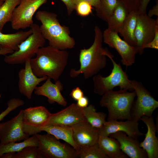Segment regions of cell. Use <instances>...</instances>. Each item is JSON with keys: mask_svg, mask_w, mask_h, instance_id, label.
Returning a JSON list of instances; mask_svg holds the SVG:
<instances>
[{"mask_svg": "<svg viewBox=\"0 0 158 158\" xmlns=\"http://www.w3.org/2000/svg\"><path fill=\"white\" fill-rule=\"evenodd\" d=\"M42 131L53 135L58 139H61L69 144L77 151L78 148L74 141L73 137L72 127L63 126L46 125L38 128L36 134Z\"/></svg>", "mask_w": 158, "mask_h": 158, "instance_id": "obj_22", "label": "cell"}, {"mask_svg": "<svg viewBox=\"0 0 158 158\" xmlns=\"http://www.w3.org/2000/svg\"><path fill=\"white\" fill-rule=\"evenodd\" d=\"M1 55L5 56L6 55V54L4 51L0 49V55Z\"/></svg>", "mask_w": 158, "mask_h": 158, "instance_id": "obj_42", "label": "cell"}, {"mask_svg": "<svg viewBox=\"0 0 158 158\" xmlns=\"http://www.w3.org/2000/svg\"><path fill=\"white\" fill-rule=\"evenodd\" d=\"M86 120L93 126L100 129L106 121V115L102 112H97L92 104L83 108Z\"/></svg>", "mask_w": 158, "mask_h": 158, "instance_id": "obj_27", "label": "cell"}, {"mask_svg": "<svg viewBox=\"0 0 158 158\" xmlns=\"http://www.w3.org/2000/svg\"><path fill=\"white\" fill-rule=\"evenodd\" d=\"M144 48V49L150 48L157 50L158 49V25L156 27L155 35L154 39L150 42L147 44Z\"/></svg>", "mask_w": 158, "mask_h": 158, "instance_id": "obj_35", "label": "cell"}, {"mask_svg": "<svg viewBox=\"0 0 158 158\" xmlns=\"http://www.w3.org/2000/svg\"><path fill=\"white\" fill-rule=\"evenodd\" d=\"M98 144L108 158H128L121 150L118 141L114 138L100 136Z\"/></svg>", "mask_w": 158, "mask_h": 158, "instance_id": "obj_23", "label": "cell"}, {"mask_svg": "<svg viewBox=\"0 0 158 158\" xmlns=\"http://www.w3.org/2000/svg\"><path fill=\"white\" fill-rule=\"evenodd\" d=\"M102 96L99 104L107 109V121L132 120L130 111L136 96L135 91L129 92L123 89L117 91L111 90L106 92Z\"/></svg>", "mask_w": 158, "mask_h": 158, "instance_id": "obj_4", "label": "cell"}, {"mask_svg": "<svg viewBox=\"0 0 158 158\" xmlns=\"http://www.w3.org/2000/svg\"><path fill=\"white\" fill-rule=\"evenodd\" d=\"M0 30V49L7 54H11L18 49V46L32 33L30 28L27 31L5 34Z\"/></svg>", "mask_w": 158, "mask_h": 158, "instance_id": "obj_21", "label": "cell"}, {"mask_svg": "<svg viewBox=\"0 0 158 158\" xmlns=\"http://www.w3.org/2000/svg\"><path fill=\"white\" fill-rule=\"evenodd\" d=\"M88 103V99L87 97L84 96L77 101L76 104L79 107L83 108L86 107Z\"/></svg>", "mask_w": 158, "mask_h": 158, "instance_id": "obj_39", "label": "cell"}, {"mask_svg": "<svg viewBox=\"0 0 158 158\" xmlns=\"http://www.w3.org/2000/svg\"><path fill=\"white\" fill-rule=\"evenodd\" d=\"M1 97V94H0V98Z\"/></svg>", "mask_w": 158, "mask_h": 158, "instance_id": "obj_45", "label": "cell"}, {"mask_svg": "<svg viewBox=\"0 0 158 158\" xmlns=\"http://www.w3.org/2000/svg\"><path fill=\"white\" fill-rule=\"evenodd\" d=\"M36 57L30 60L33 72L37 77L47 76L55 81L63 72L68 61L69 54L49 45L38 50Z\"/></svg>", "mask_w": 158, "mask_h": 158, "instance_id": "obj_2", "label": "cell"}, {"mask_svg": "<svg viewBox=\"0 0 158 158\" xmlns=\"http://www.w3.org/2000/svg\"><path fill=\"white\" fill-rule=\"evenodd\" d=\"M51 79L48 77L42 85L36 87L34 91V93L37 95L46 97L50 104L56 102L61 106H66L67 102L61 93L63 89L62 83L59 80L54 83L51 81Z\"/></svg>", "mask_w": 158, "mask_h": 158, "instance_id": "obj_20", "label": "cell"}, {"mask_svg": "<svg viewBox=\"0 0 158 158\" xmlns=\"http://www.w3.org/2000/svg\"><path fill=\"white\" fill-rule=\"evenodd\" d=\"M129 13L123 4L119 1L107 22V28L119 33Z\"/></svg>", "mask_w": 158, "mask_h": 158, "instance_id": "obj_25", "label": "cell"}, {"mask_svg": "<svg viewBox=\"0 0 158 158\" xmlns=\"http://www.w3.org/2000/svg\"><path fill=\"white\" fill-rule=\"evenodd\" d=\"M23 111L25 131L29 136L36 134L38 128L47 125L52 114L41 106L29 107Z\"/></svg>", "mask_w": 158, "mask_h": 158, "instance_id": "obj_13", "label": "cell"}, {"mask_svg": "<svg viewBox=\"0 0 158 158\" xmlns=\"http://www.w3.org/2000/svg\"><path fill=\"white\" fill-rule=\"evenodd\" d=\"M32 33L18 46V49L10 55L5 56L4 61L8 64H23L35 56L40 48L44 46L45 39L43 37L40 26L33 23L30 27Z\"/></svg>", "mask_w": 158, "mask_h": 158, "instance_id": "obj_5", "label": "cell"}, {"mask_svg": "<svg viewBox=\"0 0 158 158\" xmlns=\"http://www.w3.org/2000/svg\"><path fill=\"white\" fill-rule=\"evenodd\" d=\"M4 2L0 1V6Z\"/></svg>", "mask_w": 158, "mask_h": 158, "instance_id": "obj_43", "label": "cell"}, {"mask_svg": "<svg viewBox=\"0 0 158 158\" xmlns=\"http://www.w3.org/2000/svg\"><path fill=\"white\" fill-rule=\"evenodd\" d=\"M158 25V17L155 20L146 13L137 16L135 32L137 47L140 55L144 52L145 46L154 37L156 27Z\"/></svg>", "mask_w": 158, "mask_h": 158, "instance_id": "obj_12", "label": "cell"}, {"mask_svg": "<svg viewBox=\"0 0 158 158\" xmlns=\"http://www.w3.org/2000/svg\"><path fill=\"white\" fill-rule=\"evenodd\" d=\"M20 0H5L0 6V30L6 23L10 22L13 12Z\"/></svg>", "mask_w": 158, "mask_h": 158, "instance_id": "obj_28", "label": "cell"}, {"mask_svg": "<svg viewBox=\"0 0 158 158\" xmlns=\"http://www.w3.org/2000/svg\"><path fill=\"white\" fill-rule=\"evenodd\" d=\"M71 127L73 139L78 149L80 147L92 145L98 143L99 129L93 126L86 120Z\"/></svg>", "mask_w": 158, "mask_h": 158, "instance_id": "obj_17", "label": "cell"}, {"mask_svg": "<svg viewBox=\"0 0 158 158\" xmlns=\"http://www.w3.org/2000/svg\"><path fill=\"white\" fill-rule=\"evenodd\" d=\"M23 111L11 119L0 123V143L6 144L23 141L29 137L25 131Z\"/></svg>", "mask_w": 158, "mask_h": 158, "instance_id": "obj_11", "label": "cell"}, {"mask_svg": "<svg viewBox=\"0 0 158 158\" xmlns=\"http://www.w3.org/2000/svg\"><path fill=\"white\" fill-rule=\"evenodd\" d=\"M92 6L88 3L81 1L77 4L75 10L79 15L85 16L92 13Z\"/></svg>", "mask_w": 158, "mask_h": 158, "instance_id": "obj_33", "label": "cell"}, {"mask_svg": "<svg viewBox=\"0 0 158 158\" xmlns=\"http://www.w3.org/2000/svg\"><path fill=\"white\" fill-rule=\"evenodd\" d=\"M138 15V12L132 11L129 13L120 32L124 40L130 45L136 47L137 43L135 32Z\"/></svg>", "mask_w": 158, "mask_h": 158, "instance_id": "obj_24", "label": "cell"}, {"mask_svg": "<svg viewBox=\"0 0 158 158\" xmlns=\"http://www.w3.org/2000/svg\"><path fill=\"white\" fill-rule=\"evenodd\" d=\"M109 136L118 141L121 150L128 157L147 158L146 152L140 146L138 139L129 136L122 131L111 134Z\"/></svg>", "mask_w": 158, "mask_h": 158, "instance_id": "obj_19", "label": "cell"}, {"mask_svg": "<svg viewBox=\"0 0 158 158\" xmlns=\"http://www.w3.org/2000/svg\"><path fill=\"white\" fill-rule=\"evenodd\" d=\"M150 0H142L138 11V14L146 13V10L148 4Z\"/></svg>", "mask_w": 158, "mask_h": 158, "instance_id": "obj_38", "label": "cell"}, {"mask_svg": "<svg viewBox=\"0 0 158 158\" xmlns=\"http://www.w3.org/2000/svg\"><path fill=\"white\" fill-rule=\"evenodd\" d=\"M118 131L123 132L128 136L136 139L144 135L139 130L138 122L128 119L125 121H106L99 129V135L109 136L110 134Z\"/></svg>", "mask_w": 158, "mask_h": 158, "instance_id": "obj_14", "label": "cell"}, {"mask_svg": "<svg viewBox=\"0 0 158 158\" xmlns=\"http://www.w3.org/2000/svg\"><path fill=\"white\" fill-rule=\"evenodd\" d=\"M30 60L28 59L25 62L24 68L20 69L18 72L19 92L29 99L32 98L36 87L48 78L47 76L39 77L35 75L31 68Z\"/></svg>", "mask_w": 158, "mask_h": 158, "instance_id": "obj_16", "label": "cell"}, {"mask_svg": "<svg viewBox=\"0 0 158 158\" xmlns=\"http://www.w3.org/2000/svg\"><path fill=\"white\" fill-rule=\"evenodd\" d=\"M70 96L74 100L77 101L84 96L83 92L79 87L73 88L70 94Z\"/></svg>", "mask_w": 158, "mask_h": 158, "instance_id": "obj_37", "label": "cell"}, {"mask_svg": "<svg viewBox=\"0 0 158 158\" xmlns=\"http://www.w3.org/2000/svg\"><path fill=\"white\" fill-rule=\"evenodd\" d=\"M113 64V68L110 74L104 77L97 74L93 76L94 85V91L95 93L102 95L106 92L113 90L116 87L120 89L130 91H133L131 81L127 74L124 71L120 63H117L113 59V57H108Z\"/></svg>", "mask_w": 158, "mask_h": 158, "instance_id": "obj_6", "label": "cell"}, {"mask_svg": "<svg viewBox=\"0 0 158 158\" xmlns=\"http://www.w3.org/2000/svg\"><path fill=\"white\" fill-rule=\"evenodd\" d=\"M94 42L88 48L80 50L79 61L80 64L78 70L72 68L70 71V75L73 78L78 76L80 74L87 79L97 74L106 67L107 57L113 56L108 49L102 46L103 41L102 33L99 28L95 25Z\"/></svg>", "mask_w": 158, "mask_h": 158, "instance_id": "obj_1", "label": "cell"}, {"mask_svg": "<svg viewBox=\"0 0 158 158\" xmlns=\"http://www.w3.org/2000/svg\"><path fill=\"white\" fill-rule=\"evenodd\" d=\"M47 0H20L14 9L11 20L12 28L16 30L30 27L32 18L38 9Z\"/></svg>", "mask_w": 158, "mask_h": 158, "instance_id": "obj_9", "label": "cell"}, {"mask_svg": "<svg viewBox=\"0 0 158 158\" xmlns=\"http://www.w3.org/2000/svg\"><path fill=\"white\" fill-rule=\"evenodd\" d=\"M77 4L78 2L84 1L87 2L90 4L92 6H94L95 10L97 9L99 5V0H74Z\"/></svg>", "mask_w": 158, "mask_h": 158, "instance_id": "obj_41", "label": "cell"}, {"mask_svg": "<svg viewBox=\"0 0 158 158\" xmlns=\"http://www.w3.org/2000/svg\"><path fill=\"white\" fill-rule=\"evenodd\" d=\"M65 5L68 15H70L75 10L76 3L74 0H61Z\"/></svg>", "mask_w": 158, "mask_h": 158, "instance_id": "obj_36", "label": "cell"}, {"mask_svg": "<svg viewBox=\"0 0 158 158\" xmlns=\"http://www.w3.org/2000/svg\"><path fill=\"white\" fill-rule=\"evenodd\" d=\"M38 141L37 147L45 158H77L78 154L71 146L62 143L54 136L47 133L35 134Z\"/></svg>", "mask_w": 158, "mask_h": 158, "instance_id": "obj_8", "label": "cell"}, {"mask_svg": "<svg viewBox=\"0 0 158 158\" xmlns=\"http://www.w3.org/2000/svg\"><path fill=\"white\" fill-rule=\"evenodd\" d=\"M119 1L118 0H99V6L96 9L97 16L107 22Z\"/></svg>", "mask_w": 158, "mask_h": 158, "instance_id": "obj_29", "label": "cell"}, {"mask_svg": "<svg viewBox=\"0 0 158 158\" xmlns=\"http://www.w3.org/2000/svg\"><path fill=\"white\" fill-rule=\"evenodd\" d=\"M24 101L19 98H13L7 103L8 107L0 114V121L11 111L24 104Z\"/></svg>", "mask_w": 158, "mask_h": 158, "instance_id": "obj_32", "label": "cell"}, {"mask_svg": "<svg viewBox=\"0 0 158 158\" xmlns=\"http://www.w3.org/2000/svg\"><path fill=\"white\" fill-rule=\"evenodd\" d=\"M37 147L29 146L15 153L13 158H44Z\"/></svg>", "mask_w": 158, "mask_h": 158, "instance_id": "obj_31", "label": "cell"}, {"mask_svg": "<svg viewBox=\"0 0 158 158\" xmlns=\"http://www.w3.org/2000/svg\"><path fill=\"white\" fill-rule=\"evenodd\" d=\"M126 8L129 13L138 12L142 0H118Z\"/></svg>", "mask_w": 158, "mask_h": 158, "instance_id": "obj_34", "label": "cell"}, {"mask_svg": "<svg viewBox=\"0 0 158 158\" xmlns=\"http://www.w3.org/2000/svg\"><path fill=\"white\" fill-rule=\"evenodd\" d=\"M35 17L41 23L40 26L41 32L49 41V45L61 50L74 47V39L70 36L67 28L61 25L55 13L39 11L36 12Z\"/></svg>", "mask_w": 158, "mask_h": 158, "instance_id": "obj_3", "label": "cell"}, {"mask_svg": "<svg viewBox=\"0 0 158 158\" xmlns=\"http://www.w3.org/2000/svg\"><path fill=\"white\" fill-rule=\"evenodd\" d=\"M38 141L35 135L20 142H10L6 144L0 143V158L4 154L9 153H16L24 148L29 146L37 147Z\"/></svg>", "mask_w": 158, "mask_h": 158, "instance_id": "obj_26", "label": "cell"}, {"mask_svg": "<svg viewBox=\"0 0 158 158\" xmlns=\"http://www.w3.org/2000/svg\"><path fill=\"white\" fill-rule=\"evenodd\" d=\"M85 120L83 108L79 107L76 104L73 103L62 110L52 114L47 125L71 127Z\"/></svg>", "mask_w": 158, "mask_h": 158, "instance_id": "obj_15", "label": "cell"}, {"mask_svg": "<svg viewBox=\"0 0 158 158\" xmlns=\"http://www.w3.org/2000/svg\"><path fill=\"white\" fill-rule=\"evenodd\" d=\"M5 0H0V1H1L2 2H4Z\"/></svg>", "mask_w": 158, "mask_h": 158, "instance_id": "obj_44", "label": "cell"}, {"mask_svg": "<svg viewBox=\"0 0 158 158\" xmlns=\"http://www.w3.org/2000/svg\"><path fill=\"white\" fill-rule=\"evenodd\" d=\"M137 98L134 100L131 108L132 120L138 122L144 116H152L158 107V102L145 88L142 83L135 80H131Z\"/></svg>", "mask_w": 158, "mask_h": 158, "instance_id": "obj_7", "label": "cell"}, {"mask_svg": "<svg viewBox=\"0 0 158 158\" xmlns=\"http://www.w3.org/2000/svg\"><path fill=\"white\" fill-rule=\"evenodd\" d=\"M146 126L147 131L144 140L140 143V146L146 152L147 158H158V140L156 133L158 131L153 116H144L140 118Z\"/></svg>", "mask_w": 158, "mask_h": 158, "instance_id": "obj_18", "label": "cell"}, {"mask_svg": "<svg viewBox=\"0 0 158 158\" xmlns=\"http://www.w3.org/2000/svg\"><path fill=\"white\" fill-rule=\"evenodd\" d=\"M102 35L104 42L115 49L120 55L123 64L128 67L135 63L136 55L139 53L137 46L130 45L122 40L118 33L108 28L104 31Z\"/></svg>", "mask_w": 158, "mask_h": 158, "instance_id": "obj_10", "label": "cell"}, {"mask_svg": "<svg viewBox=\"0 0 158 158\" xmlns=\"http://www.w3.org/2000/svg\"><path fill=\"white\" fill-rule=\"evenodd\" d=\"M156 4L150 10L147 15L150 17L153 16H158V0H156Z\"/></svg>", "mask_w": 158, "mask_h": 158, "instance_id": "obj_40", "label": "cell"}, {"mask_svg": "<svg viewBox=\"0 0 158 158\" xmlns=\"http://www.w3.org/2000/svg\"><path fill=\"white\" fill-rule=\"evenodd\" d=\"M77 152L80 158H108L102 151L98 143L92 145L80 147Z\"/></svg>", "mask_w": 158, "mask_h": 158, "instance_id": "obj_30", "label": "cell"}]
</instances>
